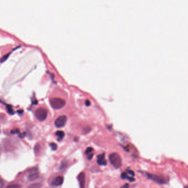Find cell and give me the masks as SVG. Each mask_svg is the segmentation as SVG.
Returning a JSON list of instances; mask_svg holds the SVG:
<instances>
[{"label":"cell","instance_id":"obj_10","mask_svg":"<svg viewBox=\"0 0 188 188\" xmlns=\"http://www.w3.org/2000/svg\"><path fill=\"white\" fill-rule=\"evenodd\" d=\"M56 135L58 136V141H60L62 139L64 138V136H65V133L64 131H57L55 133Z\"/></svg>","mask_w":188,"mask_h":188},{"label":"cell","instance_id":"obj_8","mask_svg":"<svg viewBox=\"0 0 188 188\" xmlns=\"http://www.w3.org/2000/svg\"><path fill=\"white\" fill-rule=\"evenodd\" d=\"M29 177L28 179L30 181H33V180L37 179L39 177V174L37 170L36 169H32L30 172H29Z\"/></svg>","mask_w":188,"mask_h":188},{"label":"cell","instance_id":"obj_3","mask_svg":"<svg viewBox=\"0 0 188 188\" xmlns=\"http://www.w3.org/2000/svg\"><path fill=\"white\" fill-rule=\"evenodd\" d=\"M146 175L149 179H150L151 180L154 181V182L159 184H164L167 183L166 178L162 175H156V174H152L150 173H147Z\"/></svg>","mask_w":188,"mask_h":188},{"label":"cell","instance_id":"obj_7","mask_svg":"<svg viewBox=\"0 0 188 188\" xmlns=\"http://www.w3.org/2000/svg\"><path fill=\"white\" fill-rule=\"evenodd\" d=\"M97 163L100 166H106L107 161L105 159V154L103 153L97 156Z\"/></svg>","mask_w":188,"mask_h":188},{"label":"cell","instance_id":"obj_5","mask_svg":"<svg viewBox=\"0 0 188 188\" xmlns=\"http://www.w3.org/2000/svg\"><path fill=\"white\" fill-rule=\"evenodd\" d=\"M66 122V117L65 116H60L55 121V125L58 128H61L65 126Z\"/></svg>","mask_w":188,"mask_h":188},{"label":"cell","instance_id":"obj_9","mask_svg":"<svg viewBox=\"0 0 188 188\" xmlns=\"http://www.w3.org/2000/svg\"><path fill=\"white\" fill-rule=\"evenodd\" d=\"M63 182H64V178L62 176H58L54 179L51 184L54 186H58L62 185Z\"/></svg>","mask_w":188,"mask_h":188},{"label":"cell","instance_id":"obj_4","mask_svg":"<svg viewBox=\"0 0 188 188\" xmlns=\"http://www.w3.org/2000/svg\"><path fill=\"white\" fill-rule=\"evenodd\" d=\"M48 116V112L44 108H39L35 111V117L40 121L45 120Z\"/></svg>","mask_w":188,"mask_h":188},{"label":"cell","instance_id":"obj_21","mask_svg":"<svg viewBox=\"0 0 188 188\" xmlns=\"http://www.w3.org/2000/svg\"><path fill=\"white\" fill-rule=\"evenodd\" d=\"M3 186H4V184H3L2 180L0 179V188H3Z\"/></svg>","mask_w":188,"mask_h":188},{"label":"cell","instance_id":"obj_15","mask_svg":"<svg viewBox=\"0 0 188 188\" xmlns=\"http://www.w3.org/2000/svg\"><path fill=\"white\" fill-rule=\"evenodd\" d=\"M40 146L39 144H37V145H35L34 147V151L35 154H38L39 152V150H40Z\"/></svg>","mask_w":188,"mask_h":188},{"label":"cell","instance_id":"obj_6","mask_svg":"<svg viewBox=\"0 0 188 188\" xmlns=\"http://www.w3.org/2000/svg\"><path fill=\"white\" fill-rule=\"evenodd\" d=\"M78 180L80 183V188H85L86 184V175L84 172H81L78 176Z\"/></svg>","mask_w":188,"mask_h":188},{"label":"cell","instance_id":"obj_11","mask_svg":"<svg viewBox=\"0 0 188 188\" xmlns=\"http://www.w3.org/2000/svg\"><path fill=\"white\" fill-rule=\"evenodd\" d=\"M42 188V184L40 183H34L32 185L29 186L27 188Z\"/></svg>","mask_w":188,"mask_h":188},{"label":"cell","instance_id":"obj_13","mask_svg":"<svg viewBox=\"0 0 188 188\" xmlns=\"http://www.w3.org/2000/svg\"><path fill=\"white\" fill-rule=\"evenodd\" d=\"M50 146L51 149H52L53 150H54V151L56 150L57 149V148H58L57 145H56L55 143H50Z\"/></svg>","mask_w":188,"mask_h":188},{"label":"cell","instance_id":"obj_17","mask_svg":"<svg viewBox=\"0 0 188 188\" xmlns=\"http://www.w3.org/2000/svg\"><path fill=\"white\" fill-rule=\"evenodd\" d=\"M11 133L12 134H18L19 133V130L18 129H14L11 131Z\"/></svg>","mask_w":188,"mask_h":188},{"label":"cell","instance_id":"obj_18","mask_svg":"<svg viewBox=\"0 0 188 188\" xmlns=\"http://www.w3.org/2000/svg\"><path fill=\"white\" fill-rule=\"evenodd\" d=\"M127 179L128 180H129L131 182H135V178H134L133 177H127Z\"/></svg>","mask_w":188,"mask_h":188},{"label":"cell","instance_id":"obj_2","mask_svg":"<svg viewBox=\"0 0 188 188\" xmlns=\"http://www.w3.org/2000/svg\"><path fill=\"white\" fill-rule=\"evenodd\" d=\"M50 104L51 107L53 108L56 110H58L64 107L66 104V102L65 100L62 99L55 97V98H53L50 100Z\"/></svg>","mask_w":188,"mask_h":188},{"label":"cell","instance_id":"obj_24","mask_svg":"<svg viewBox=\"0 0 188 188\" xmlns=\"http://www.w3.org/2000/svg\"><path fill=\"white\" fill-rule=\"evenodd\" d=\"M24 135H25V133H23V134H22V135H19V136H20V137H21V138H23V137H24Z\"/></svg>","mask_w":188,"mask_h":188},{"label":"cell","instance_id":"obj_14","mask_svg":"<svg viewBox=\"0 0 188 188\" xmlns=\"http://www.w3.org/2000/svg\"><path fill=\"white\" fill-rule=\"evenodd\" d=\"M93 149L92 147H88L87 149H86V151H85V154L86 155L90 154V153H91L93 151Z\"/></svg>","mask_w":188,"mask_h":188},{"label":"cell","instance_id":"obj_25","mask_svg":"<svg viewBox=\"0 0 188 188\" xmlns=\"http://www.w3.org/2000/svg\"><path fill=\"white\" fill-rule=\"evenodd\" d=\"M1 152H2V149H1V147L0 146V155L1 154Z\"/></svg>","mask_w":188,"mask_h":188},{"label":"cell","instance_id":"obj_19","mask_svg":"<svg viewBox=\"0 0 188 188\" xmlns=\"http://www.w3.org/2000/svg\"><path fill=\"white\" fill-rule=\"evenodd\" d=\"M128 173H129V174H130V175H131V176H134L135 175V173L134 172H133V170H128Z\"/></svg>","mask_w":188,"mask_h":188},{"label":"cell","instance_id":"obj_12","mask_svg":"<svg viewBox=\"0 0 188 188\" xmlns=\"http://www.w3.org/2000/svg\"><path fill=\"white\" fill-rule=\"evenodd\" d=\"M6 188H21V186L19 184H12L7 186Z\"/></svg>","mask_w":188,"mask_h":188},{"label":"cell","instance_id":"obj_22","mask_svg":"<svg viewBox=\"0 0 188 188\" xmlns=\"http://www.w3.org/2000/svg\"><path fill=\"white\" fill-rule=\"evenodd\" d=\"M121 188H129V184H125L124 186H122Z\"/></svg>","mask_w":188,"mask_h":188},{"label":"cell","instance_id":"obj_23","mask_svg":"<svg viewBox=\"0 0 188 188\" xmlns=\"http://www.w3.org/2000/svg\"><path fill=\"white\" fill-rule=\"evenodd\" d=\"M93 156V154H90L88 156V159H92V157Z\"/></svg>","mask_w":188,"mask_h":188},{"label":"cell","instance_id":"obj_1","mask_svg":"<svg viewBox=\"0 0 188 188\" xmlns=\"http://www.w3.org/2000/svg\"><path fill=\"white\" fill-rule=\"evenodd\" d=\"M109 159L111 165L115 168H119L122 166V159L118 154L117 153L111 154L109 155Z\"/></svg>","mask_w":188,"mask_h":188},{"label":"cell","instance_id":"obj_16","mask_svg":"<svg viewBox=\"0 0 188 188\" xmlns=\"http://www.w3.org/2000/svg\"><path fill=\"white\" fill-rule=\"evenodd\" d=\"M127 174L125 172L122 173L121 175V178H122V179H125L127 178Z\"/></svg>","mask_w":188,"mask_h":188},{"label":"cell","instance_id":"obj_20","mask_svg":"<svg viewBox=\"0 0 188 188\" xmlns=\"http://www.w3.org/2000/svg\"><path fill=\"white\" fill-rule=\"evenodd\" d=\"M85 104H86V105L87 106H90V101L88 100H87L86 101V102H85Z\"/></svg>","mask_w":188,"mask_h":188}]
</instances>
